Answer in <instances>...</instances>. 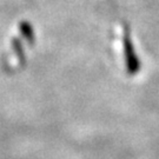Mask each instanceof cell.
Segmentation results:
<instances>
[{
	"label": "cell",
	"instance_id": "7a4b0ae2",
	"mask_svg": "<svg viewBox=\"0 0 159 159\" xmlns=\"http://www.w3.org/2000/svg\"><path fill=\"white\" fill-rule=\"evenodd\" d=\"M20 31L23 32L24 37L29 40V43H33L34 41V34L33 29L31 27V25L27 23H21L20 24Z\"/></svg>",
	"mask_w": 159,
	"mask_h": 159
},
{
	"label": "cell",
	"instance_id": "6da1fadb",
	"mask_svg": "<svg viewBox=\"0 0 159 159\" xmlns=\"http://www.w3.org/2000/svg\"><path fill=\"white\" fill-rule=\"evenodd\" d=\"M123 45H124V53H125V60L127 65V70L131 73H134L139 70V60L136 56V52L130 39V35L127 31H124V38H123Z\"/></svg>",
	"mask_w": 159,
	"mask_h": 159
}]
</instances>
